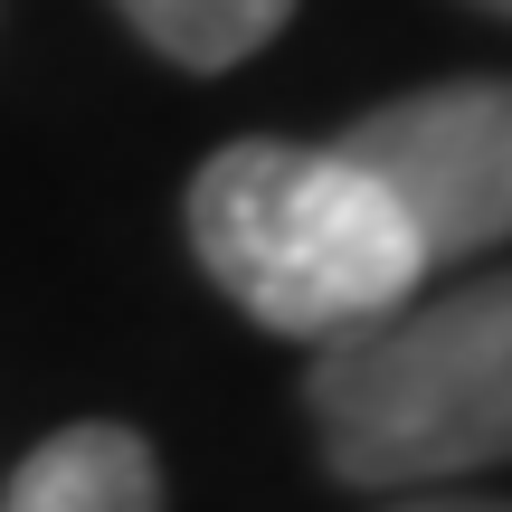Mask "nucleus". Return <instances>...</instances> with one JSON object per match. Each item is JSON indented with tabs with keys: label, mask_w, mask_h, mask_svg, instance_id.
<instances>
[{
	"label": "nucleus",
	"mask_w": 512,
	"mask_h": 512,
	"mask_svg": "<svg viewBox=\"0 0 512 512\" xmlns=\"http://www.w3.org/2000/svg\"><path fill=\"white\" fill-rule=\"evenodd\" d=\"M190 247L266 332L342 342L427 285V256L342 143H228L190 181Z\"/></svg>",
	"instance_id": "obj_1"
},
{
	"label": "nucleus",
	"mask_w": 512,
	"mask_h": 512,
	"mask_svg": "<svg viewBox=\"0 0 512 512\" xmlns=\"http://www.w3.org/2000/svg\"><path fill=\"white\" fill-rule=\"evenodd\" d=\"M342 152L380 181V200L418 238L427 275L512 238V86L503 76L389 95L380 114H361L342 133Z\"/></svg>",
	"instance_id": "obj_3"
},
{
	"label": "nucleus",
	"mask_w": 512,
	"mask_h": 512,
	"mask_svg": "<svg viewBox=\"0 0 512 512\" xmlns=\"http://www.w3.org/2000/svg\"><path fill=\"white\" fill-rule=\"evenodd\" d=\"M323 465L370 494L512 465V275L408 294L399 313L323 342L304 380Z\"/></svg>",
	"instance_id": "obj_2"
},
{
	"label": "nucleus",
	"mask_w": 512,
	"mask_h": 512,
	"mask_svg": "<svg viewBox=\"0 0 512 512\" xmlns=\"http://www.w3.org/2000/svg\"><path fill=\"white\" fill-rule=\"evenodd\" d=\"M0 512H162V475L133 427H57L29 446Z\"/></svg>",
	"instance_id": "obj_4"
},
{
	"label": "nucleus",
	"mask_w": 512,
	"mask_h": 512,
	"mask_svg": "<svg viewBox=\"0 0 512 512\" xmlns=\"http://www.w3.org/2000/svg\"><path fill=\"white\" fill-rule=\"evenodd\" d=\"M399 512H512V503H446L437 494V503H399Z\"/></svg>",
	"instance_id": "obj_6"
},
{
	"label": "nucleus",
	"mask_w": 512,
	"mask_h": 512,
	"mask_svg": "<svg viewBox=\"0 0 512 512\" xmlns=\"http://www.w3.org/2000/svg\"><path fill=\"white\" fill-rule=\"evenodd\" d=\"M114 10H124L133 29H143L152 48L171 57V67L219 76V67L256 57L275 29H285V10H294V0H114Z\"/></svg>",
	"instance_id": "obj_5"
},
{
	"label": "nucleus",
	"mask_w": 512,
	"mask_h": 512,
	"mask_svg": "<svg viewBox=\"0 0 512 512\" xmlns=\"http://www.w3.org/2000/svg\"><path fill=\"white\" fill-rule=\"evenodd\" d=\"M484 10H503V19H512V0H484Z\"/></svg>",
	"instance_id": "obj_7"
}]
</instances>
